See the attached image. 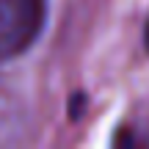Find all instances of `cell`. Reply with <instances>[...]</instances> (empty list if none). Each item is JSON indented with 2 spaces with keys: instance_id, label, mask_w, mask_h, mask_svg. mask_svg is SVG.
Returning a JSON list of instances; mask_svg holds the SVG:
<instances>
[{
  "instance_id": "2",
  "label": "cell",
  "mask_w": 149,
  "mask_h": 149,
  "mask_svg": "<svg viewBox=\"0 0 149 149\" xmlns=\"http://www.w3.org/2000/svg\"><path fill=\"white\" fill-rule=\"evenodd\" d=\"M144 44H146V50H149V19H146V31H144Z\"/></svg>"
},
{
  "instance_id": "1",
  "label": "cell",
  "mask_w": 149,
  "mask_h": 149,
  "mask_svg": "<svg viewBox=\"0 0 149 149\" xmlns=\"http://www.w3.org/2000/svg\"><path fill=\"white\" fill-rule=\"evenodd\" d=\"M47 0H0V61L22 55L44 25Z\"/></svg>"
}]
</instances>
